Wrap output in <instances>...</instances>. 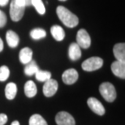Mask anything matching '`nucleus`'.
<instances>
[{"instance_id":"obj_21","label":"nucleus","mask_w":125,"mask_h":125,"mask_svg":"<svg viewBox=\"0 0 125 125\" xmlns=\"http://www.w3.org/2000/svg\"><path fill=\"white\" fill-rule=\"evenodd\" d=\"M30 36L32 37V39L34 40H39L43 38L46 36V32L42 29L37 28L34 29L30 32Z\"/></svg>"},{"instance_id":"obj_1","label":"nucleus","mask_w":125,"mask_h":125,"mask_svg":"<svg viewBox=\"0 0 125 125\" xmlns=\"http://www.w3.org/2000/svg\"><path fill=\"white\" fill-rule=\"evenodd\" d=\"M56 13L62 23L68 28H74L79 24L78 17L63 6L57 7Z\"/></svg>"},{"instance_id":"obj_28","label":"nucleus","mask_w":125,"mask_h":125,"mask_svg":"<svg viewBox=\"0 0 125 125\" xmlns=\"http://www.w3.org/2000/svg\"><path fill=\"white\" fill-rule=\"evenodd\" d=\"M2 50H3V42L0 38V52H1Z\"/></svg>"},{"instance_id":"obj_24","label":"nucleus","mask_w":125,"mask_h":125,"mask_svg":"<svg viewBox=\"0 0 125 125\" xmlns=\"http://www.w3.org/2000/svg\"><path fill=\"white\" fill-rule=\"evenodd\" d=\"M7 23V16L2 11L0 10V28H2Z\"/></svg>"},{"instance_id":"obj_22","label":"nucleus","mask_w":125,"mask_h":125,"mask_svg":"<svg viewBox=\"0 0 125 125\" xmlns=\"http://www.w3.org/2000/svg\"><path fill=\"white\" fill-rule=\"evenodd\" d=\"M31 5L35 7L36 11L38 12L40 15H44L46 13V7H45L42 0H32Z\"/></svg>"},{"instance_id":"obj_15","label":"nucleus","mask_w":125,"mask_h":125,"mask_svg":"<svg viewBox=\"0 0 125 125\" xmlns=\"http://www.w3.org/2000/svg\"><path fill=\"white\" fill-rule=\"evenodd\" d=\"M51 35L56 41H62L65 37V32L63 29L59 25H53L51 28Z\"/></svg>"},{"instance_id":"obj_29","label":"nucleus","mask_w":125,"mask_h":125,"mask_svg":"<svg viewBox=\"0 0 125 125\" xmlns=\"http://www.w3.org/2000/svg\"><path fill=\"white\" fill-rule=\"evenodd\" d=\"M31 1L32 0H24V2H25V6H31Z\"/></svg>"},{"instance_id":"obj_3","label":"nucleus","mask_w":125,"mask_h":125,"mask_svg":"<svg viewBox=\"0 0 125 125\" xmlns=\"http://www.w3.org/2000/svg\"><path fill=\"white\" fill-rule=\"evenodd\" d=\"M103 65V60L100 57H91L82 62L81 67L85 72H93L101 68Z\"/></svg>"},{"instance_id":"obj_2","label":"nucleus","mask_w":125,"mask_h":125,"mask_svg":"<svg viewBox=\"0 0 125 125\" xmlns=\"http://www.w3.org/2000/svg\"><path fill=\"white\" fill-rule=\"evenodd\" d=\"M99 92L102 97L108 102H114L116 98L115 88L111 83L104 82L99 86Z\"/></svg>"},{"instance_id":"obj_13","label":"nucleus","mask_w":125,"mask_h":125,"mask_svg":"<svg viewBox=\"0 0 125 125\" xmlns=\"http://www.w3.org/2000/svg\"><path fill=\"white\" fill-rule=\"evenodd\" d=\"M6 40H7V44H8V46L10 47H11V48L16 47L18 46L19 42H20L19 36L12 30H8L7 32Z\"/></svg>"},{"instance_id":"obj_23","label":"nucleus","mask_w":125,"mask_h":125,"mask_svg":"<svg viewBox=\"0 0 125 125\" xmlns=\"http://www.w3.org/2000/svg\"><path fill=\"white\" fill-rule=\"evenodd\" d=\"M10 76V70L7 66L0 67V81H5Z\"/></svg>"},{"instance_id":"obj_5","label":"nucleus","mask_w":125,"mask_h":125,"mask_svg":"<svg viewBox=\"0 0 125 125\" xmlns=\"http://www.w3.org/2000/svg\"><path fill=\"white\" fill-rule=\"evenodd\" d=\"M25 7H21L17 5L14 0H11V5H10V16L11 20L15 22L21 21L24 14Z\"/></svg>"},{"instance_id":"obj_11","label":"nucleus","mask_w":125,"mask_h":125,"mask_svg":"<svg viewBox=\"0 0 125 125\" xmlns=\"http://www.w3.org/2000/svg\"><path fill=\"white\" fill-rule=\"evenodd\" d=\"M113 53L116 60L125 62V44L118 43L115 45L113 48Z\"/></svg>"},{"instance_id":"obj_19","label":"nucleus","mask_w":125,"mask_h":125,"mask_svg":"<svg viewBox=\"0 0 125 125\" xmlns=\"http://www.w3.org/2000/svg\"><path fill=\"white\" fill-rule=\"evenodd\" d=\"M29 125H48L46 119L38 114L32 115L30 117V119H29Z\"/></svg>"},{"instance_id":"obj_16","label":"nucleus","mask_w":125,"mask_h":125,"mask_svg":"<svg viewBox=\"0 0 125 125\" xmlns=\"http://www.w3.org/2000/svg\"><path fill=\"white\" fill-rule=\"evenodd\" d=\"M37 89L35 83L32 81H27L24 84V94L28 97H33L37 94Z\"/></svg>"},{"instance_id":"obj_18","label":"nucleus","mask_w":125,"mask_h":125,"mask_svg":"<svg viewBox=\"0 0 125 125\" xmlns=\"http://www.w3.org/2000/svg\"><path fill=\"white\" fill-rule=\"evenodd\" d=\"M38 70H39V67L37 66V64L36 63V62L32 59L30 62L26 64L25 67H24V73H25L27 76H32V75H34Z\"/></svg>"},{"instance_id":"obj_10","label":"nucleus","mask_w":125,"mask_h":125,"mask_svg":"<svg viewBox=\"0 0 125 125\" xmlns=\"http://www.w3.org/2000/svg\"><path fill=\"white\" fill-rule=\"evenodd\" d=\"M111 68L115 76L122 79L125 78V62L116 60L112 62Z\"/></svg>"},{"instance_id":"obj_9","label":"nucleus","mask_w":125,"mask_h":125,"mask_svg":"<svg viewBox=\"0 0 125 125\" xmlns=\"http://www.w3.org/2000/svg\"><path fill=\"white\" fill-rule=\"evenodd\" d=\"M78 72L74 68H70L66 70L62 75V80L66 84H72L76 83L78 80Z\"/></svg>"},{"instance_id":"obj_8","label":"nucleus","mask_w":125,"mask_h":125,"mask_svg":"<svg viewBox=\"0 0 125 125\" xmlns=\"http://www.w3.org/2000/svg\"><path fill=\"white\" fill-rule=\"evenodd\" d=\"M87 104L95 114L98 115H103L105 114V108L103 105L95 97H89L87 101Z\"/></svg>"},{"instance_id":"obj_27","label":"nucleus","mask_w":125,"mask_h":125,"mask_svg":"<svg viewBox=\"0 0 125 125\" xmlns=\"http://www.w3.org/2000/svg\"><path fill=\"white\" fill-rule=\"evenodd\" d=\"M9 0H0V6L3 7V6H6V5L8 3Z\"/></svg>"},{"instance_id":"obj_31","label":"nucleus","mask_w":125,"mask_h":125,"mask_svg":"<svg viewBox=\"0 0 125 125\" xmlns=\"http://www.w3.org/2000/svg\"><path fill=\"white\" fill-rule=\"evenodd\" d=\"M59 1H67V0H59Z\"/></svg>"},{"instance_id":"obj_25","label":"nucleus","mask_w":125,"mask_h":125,"mask_svg":"<svg viewBox=\"0 0 125 125\" xmlns=\"http://www.w3.org/2000/svg\"><path fill=\"white\" fill-rule=\"evenodd\" d=\"M7 122V116L5 114H0V125H4Z\"/></svg>"},{"instance_id":"obj_30","label":"nucleus","mask_w":125,"mask_h":125,"mask_svg":"<svg viewBox=\"0 0 125 125\" xmlns=\"http://www.w3.org/2000/svg\"><path fill=\"white\" fill-rule=\"evenodd\" d=\"M11 125H20V123H19L18 121H16H16H13V122H12Z\"/></svg>"},{"instance_id":"obj_12","label":"nucleus","mask_w":125,"mask_h":125,"mask_svg":"<svg viewBox=\"0 0 125 125\" xmlns=\"http://www.w3.org/2000/svg\"><path fill=\"white\" fill-rule=\"evenodd\" d=\"M68 55L69 58L73 61L78 60L81 57V47L78 46L77 43H72L70 45L68 49Z\"/></svg>"},{"instance_id":"obj_4","label":"nucleus","mask_w":125,"mask_h":125,"mask_svg":"<svg viewBox=\"0 0 125 125\" xmlns=\"http://www.w3.org/2000/svg\"><path fill=\"white\" fill-rule=\"evenodd\" d=\"M76 43L81 48L88 49L91 45V38L85 29H80L76 34Z\"/></svg>"},{"instance_id":"obj_6","label":"nucleus","mask_w":125,"mask_h":125,"mask_svg":"<svg viewBox=\"0 0 125 125\" xmlns=\"http://www.w3.org/2000/svg\"><path fill=\"white\" fill-rule=\"evenodd\" d=\"M58 88H59L58 82L55 80L51 78L48 81L44 82L43 94L47 97H52L56 94L57 90H58Z\"/></svg>"},{"instance_id":"obj_20","label":"nucleus","mask_w":125,"mask_h":125,"mask_svg":"<svg viewBox=\"0 0 125 125\" xmlns=\"http://www.w3.org/2000/svg\"><path fill=\"white\" fill-rule=\"evenodd\" d=\"M34 75H35L36 79L40 82H45L51 78V72H47V71H42V70H40V69Z\"/></svg>"},{"instance_id":"obj_7","label":"nucleus","mask_w":125,"mask_h":125,"mask_svg":"<svg viewBox=\"0 0 125 125\" xmlns=\"http://www.w3.org/2000/svg\"><path fill=\"white\" fill-rule=\"evenodd\" d=\"M55 122L58 125H76L72 115L66 111L59 112L55 116Z\"/></svg>"},{"instance_id":"obj_14","label":"nucleus","mask_w":125,"mask_h":125,"mask_svg":"<svg viewBox=\"0 0 125 125\" xmlns=\"http://www.w3.org/2000/svg\"><path fill=\"white\" fill-rule=\"evenodd\" d=\"M20 61L23 64H27L32 60V51L30 48L29 47H24L20 51L19 54Z\"/></svg>"},{"instance_id":"obj_26","label":"nucleus","mask_w":125,"mask_h":125,"mask_svg":"<svg viewBox=\"0 0 125 125\" xmlns=\"http://www.w3.org/2000/svg\"><path fill=\"white\" fill-rule=\"evenodd\" d=\"M14 2H16L17 5H19V6H21V7H26L24 0H14Z\"/></svg>"},{"instance_id":"obj_17","label":"nucleus","mask_w":125,"mask_h":125,"mask_svg":"<svg viewBox=\"0 0 125 125\" xmlns=\"http://www.w3.org/2000/svg\"><path fill=\"white\" fill-rule=\"evenodd\" d=\"M17 93V87L15 83H8L5 88V95L8 100H12L15 98Z\"/></svg>"}]
</instances>
